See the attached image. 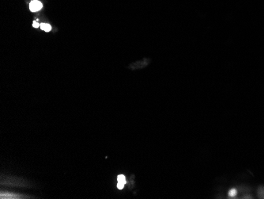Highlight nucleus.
<instances>
[{"mask_svg":"<svg viewBox=\"0 0 264 199\" xmlns=\"http://www.w3.org/2000/svg\"><path fill=\"white\" fill-rule=\"evenodd\" d=\"M236 190H234V189H233V190H231L229 192V197H235V196H236Z\"/></svg>","mask_w":264,"mask_h":199,"instance_id":"nucleus-4","label":"nucleus"},{"mask_svg":"<svg viewBox=\"0 0 264 199\" xmlns=\"http://www.w3.org/2000/svg\"><path fill=\"white\" fill-rule=\"evenodd\" d=\"M33 26L35 27V28H38V27L40 26V24L38 22H33Z\"/></svg>","mask_w":264,"mask_h":199,"instance_id":"nucleus-6","label":"nucleus"},{"mask_svg":"<svg viewBox=\"0 0 264 199\" xmlns=\"http://www.w3.org/2000/svg\"><path fill=\"white\" fill-rule=\"evenodd\" d=\"M41 28L42 30H45L46 32H49L52 30V26L48 24H45V23H42L41 25Z\"/></svg>","mask_w":264,"mask_h":199,"instance_id":"nucleus-2","label":"nucleus"},{"mask_svg":"<svg viewBox=\"0 0 264 199\" xmlns=\"http://www.w3.org/2000/svg\"><path fill=\"white\" fill-rule=\"evenodd\" d=\"M124 185H125V184H124V183H122V182H118V184H117V187H118V189H120V190H122V189H124Z\"/></svg>","mask_w":264,"mask_h":199,"instance_id":"nucleus-5","label":"nucleus"},{"mask_svg":"<svg viewBox=\"0 0 264 199\" xmlns=\"http://www.w3.org/2000/svg\"><path fill=\"white\" fill-rule=\"evenodd\" d=\"M30 10L33 12L38 11V10H40L42 8V4H41V2H40V1L33 0V1H32L31 3H30Z\"/></svg>","mask_w":264,"mask_h":199,"instance_id":"nucleus-1","label":"nucleus"},{"mask_svg":"<svg viewBox=\"0 0 264 199\" xmlns=\"http://www.w3.org/2000/svg\"><path fill=\"white\" fill-rule=\"evenodd\" d=\"M117 179H118L119 182H122V183H124V184H126V178L124 175H119Z\"/></svg>","mask_w":264,"mask_h":199,"instance_id":"nucleus-3","label":"nucleus"}]
</instances>
